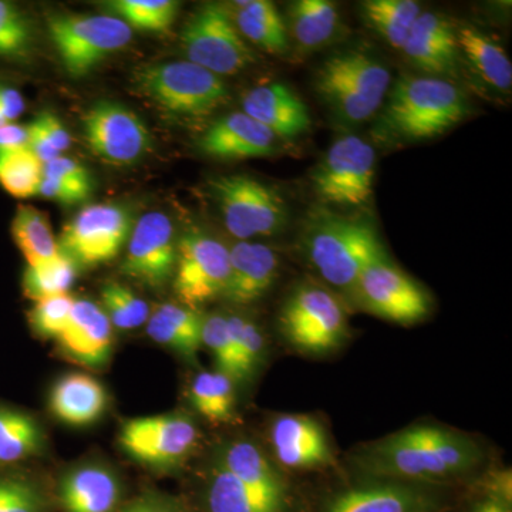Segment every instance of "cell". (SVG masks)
Here are the masks:
<instances>
[{"mask_svg": "<svg viewBox=\"0 0 512 512\" xmlns=\"http://www.w3.org/2000/svg\"><path fill=\"white\" fill-rule=\"evenodd\" d=\"M483 460L476 441L457 431L409 427L376 441L360 453L372 476L394 481H441L470 473Z\"/></svg>", "mask_w": 512, "mask_h": 512, "instance_id": "1", "label": "cell"}, {"mask_svg": "<svg viewBox=\"0 0 512 512\" xmlns=\"http://www.w3.org/2000/svg\"><path fill=\"white\" fill-rule=\"evenodd\" d=\"M466 96L441 77L403 76L384 106L380 133L404 141L430 140L461 123Z\"/></svg>", "mask_w": 512, "mask_h": 512, "instance_id": "2", "label": "cell"}, {"mask_svg": "<svg viewBox=\"0 0 512 512\" xmlns=\"http://www.w3.org/2000/svg\"><path fill=\"white\" fill-rule=\"evenodd\" d=\"M316 222L306 239V252L320 276L336 288L352 289L367 266L387 258L369 221L332 215Z\"/></svg>", "mask_w": 512, "mask_h": 512, "instance_id": "3", "label": "cell"}, {"mask_svg": "<svg viewBox=\"0 0 512 512\" xmlns=\"http://www.w3.org/2000/svg\"><path fill=\"white\" fill-rule=\"evenodd\" d=\"M389 70L359 50L330 56L319 67L315 87L340 120L360 124L372 119L389 93Z\"/></svg>", "mask_w": 512, "mask_h": 512, "instance_id": "4", "label": "cell"}, {"mask_svg": "<svg viewBox=\"0 0 512 512\" xmlns=\"http://www.w3.org/2000/svg\"><path fill=\"white\" fill-rule=\"evenodd\" d=\"M134 86L158 109L180 119H204L229 99L220 76L188 60L141 67L134 74Z\"/></svg>", "mask_w": 512, "mask_h": 512, "instance_id": "5", "label": "cell"}, {"mask_svg": "<svg viewBox=\"0 0 512 512\" xmlns=\"http://www.w3.org/2000/svg\"><path fill=\"white\" fill-rule=\"evenodd\" d=\"M47 29L64 69L72 77L87 76L133 39V29L113 15L57 13L47 18Z\"/></svg>", "mask_w": 512, "mask_h": 512, "instance_id": "6", "label": "cell"}, {"mask_svg": "<svg viewBox=\"0 0 512 512\" xmlns=\"http://www.w3.org/2000/svg\"><path fill=\"white\" fill-rule=\"evenodd\" d=\"M211 191L229 234L241 241L272 237L288 224L282 195L249 175H221L211 181Z\"/></svg>", "mask_w": 512, "mask_h": 512, "instance_id": "7", "label": "cell"}, {"mask_svg": "<svg viewBox=\"0 0 512 512\" xmlns=\"http://www.w3.org/2000/svg\"><path fill=\"white\" fill-rule=\"evenodd\" d=\"M279 326L289 345L306 355H326L349 338L348 316L333 293L315 285L299 286L286 299Z\"/></svg>", "mask_w": 512, "mask_h": 512, "instance_id": "8", "label": "cell"}, {"mask_svg": "<svg viewBox=\"0 0 512 512\" xmlns=\"http://www.w3.org/2000/svg\"><path fill=\"white\" fill-rule=\"evenodd\" d=\"M188 62L217 76H235L255 63V56L238 32L228 6L205 3L181 33Z\"/></svg>", "mask_w": 512, "mask_h": 512, "instance_id": "9", "label": "cell"}, {"mask_svg": "<svg viewBox=\"0 0 512 512\" xmlns=\"http://www.w3.org/2000/svg\"><path fill=\"white\" fill-rule=\"evenodd\" d=\"M376 153L363 138H338L313 171L319 200L340 207H363L373 195Z\"/></svg>", "mask_w": 512, "mask_h": 512, "instance_id": "10", "label": "cell"}, {"mask_svg": "<svg viewBox=\"0 0 512 512\" xmlns=\"http://www.w3.org/2000/svg\"><path fill=\"white\" fill-rule=\"evenodd\" d=\"M133 220L120 205L93 204L83 208L60 235V252L77 268H94L116 259L130 237Z\"/></svg>", "mask_w": 512, "mask_h": 512, "instance_id": "11", "label": "cell"}, {"mask_svg": "<svg viewBox=\"0 0 512 512\" xmlns=\"http://www.w3.org/2000/svg\"><path fill=\"white\" fill-rule=\"evenodd\" d=\"M200 440L197 424L184 413L127 420L119 443L134 460L154 468H174L191 456Z\"/></svg>", "mask_w": 512, "mask_h": 512, "instance_id": "12", "label": "cell"}, {"mask_svg": "<svg viewBox=\"0 0 512 512\" xmlns=\"http://www.w3.org/2000/svg\"><path fill=\"white\" fill-rule=\"evenodd\" d=\"M229 249L204 232L190 231L178 241L173 288L181 305L197 309L224 295Z\"/></svg>", "mask_w": 512, "mask_h": 512, "instance_id": "13", "label": "cell"}, {"mask_svg": "<svg viewBox=\"0 0 512 512\" xmlns=\"http://www.w3.org/2000/svg\"><path fill=\"white\" fill-rule=\"evenodd\" d=\"M350 291L366 312L399 325H414L430 313L427 292L387 258L367 266Z\"/></svg>", "mask_w": 512, "mask_h": 512, "instance_id": "14", "label": "cell"}, {"mask_svg": "<svg viewBox=\"0 0 512 512\" xmlns=\"http://www.w3.org/2000/svg\"><path fill=\"white\" fill-rule=\"evenodd\" d=\"M84 140L94 156L104 163H137L150 148V134L134 111L113 101H99L84 113Z\"/></svg>", "mask_w": 512, "mask_h": 512, "instance_id": "15", "label": "cell"}, {"mask_svg": "<svg viewBox=\"0 0 512 512\" xmlns=\"http://www.w3.org/2000/svg\"><path fill=\"white\" fill-rule=\"evenodd\" d=\"M177 252L171 218L164 212H147L131 228L121 274L147 288H163L173 279Z\"/></svg>", "mask_w": 512, "mask_h": 512, "instance_id": "16", "label": "cell"}, {"mask_svg": "<svg viewBox=\"0 0 512 512\" xmlns=\"http://www.w3.org/2000/svg\"><path fill=\"white\" fill-rule=\"evenodd\" d=\"M271 443L278 464L289 470L335 466L325 427L306 414H284L271 427Z\"/></svg>", "mask_w": 512, "mask_h": 512, "instance_id": "17", "label": "cell"}, {"mask_svg": "<svg viewBox=\"0 0 512 512\" xmlns=\"http://www.w3.org/2000/svg\"><path fill=\"white\" fill-rule=\"evenodd\" d=\"M57 345L67 359L87 369H99L113 352V326L100 305L76 299Z\"/></svg>", "mask_w": 512, "mask_h": 512, "instance_id": "18", "label": "cell"}, {"mask_svg": "<svg viewBox=\"0 0 512 512\" xmlns=\"http://www.w3.org/2000/svg\"><path fill=\"white\" fill-rule=\"evenodd\" d=\"M276 138L268 128L235 111L214 121L202 134L198 146L202 153L218 160H248L274 156Z\"/></svg>", "mask_w": 512, "mask_h": 512, "instance_id": "19", "label": "cell"}, {"mask_svg": "<svg viewBox=\"0 0 512 512\" xmlns=\"http://www.w3.org/2000/svg\"><path fill=\"white\" fill-rule=\"evenodd\" d=\"M279 274V256L258 242L241 241L229 249V276L224 298L248 306L264 298Z\"/></svg>", "mask_w": 512, "mask_h": 512, "instance_id": "20", "label": "cell"}, {"mask_svg": "<svg viewBox=\"0 0 512 512\" xmlns=\"http://www.w3.org/2000/svg\"><path fill=\"white\" fill-rule=\"evenodd\" d=\"M242 111L276 138L302 136L311 127L308 106L284 83H266L249 90Z\"/></svg>", "mask_w": 512, "mask_h": 512, "instance_id": "21", "label": "cell"}, {"mask_svg": "<svg viewBox=\"0 0 512 512\" xmlns=\"http://www.w3.org/2000/svg\"><path fill=\"white\" fill-rule=\"evenodd\" d=\"M402 52L417 69L431 77L453 73L460 56L457 29L437 13L421 12Z\"/></svg>", "mask_w": 512, "mask_h": 512, "instance_id": "22", "label": "cell"}, {"mask_svg": "<svg viewBox=\"0 0 512 512\" xmlns=\"http://www.w3.org/2000/svg\"><path fill=\"white\" fill-rule=\"evenodd\" d=\"M439 501L423 488L402 481L370 484L340 494L328 512H434Z\"/></svg>", "mask_w": 512, "mask_h": 512, "instance_id": "23", "label": "cell"}, {"mask_svg": "<svg viewBox=\"0 0 512 512\" xmlns=\"http://www.w3.org/2000/svg\"><path fill=\"white\" fill-rule=\"evenodd\" d=\"M57 497L64 512H114L121 485L109 468L92 464L69 471L60 480Z\"/></svg>", "mask_w": 512, "mask_h": 512, "instance_id": "24", "label": "cell"}, {"mask_svg": "<svg viewBox=\"0 0 512 512\" xmlns=\"http://www.w3.org/2000/svg\"><path fill=\"white\" fill-rule=\"evenodd\" d=\"M109 396L99 380L86 373L60 377L49 394V410L57 420L73 427L96 423L106 412Z\"/></svg>", "mask_w": 512, "mask_h": 512, "instance_id": "25", "label": "cell"}, {"mask_svg": "<svg viewBox=\"0 0 512 512\" xmlns=\"http://www.w3.org/2000/svg\"><path fill=\"white\" fill-rule=\"evenodd\" d=\"M215 461L231 471L252 490L286 503L288 490H286L285 478L262 448L251 441H232L225 444Z\"/></svg>", "mask_w": 512, "mask_h": 512, "instance_id": "26", "label": "cell"}, {"mask_svg": "<svg viewBox=\"0 0 512 512\" xmlns=\"http://www.w3.org/2000/svg\"><path fill=\"white\" fill-rule=\"evenodd\" d=\"M205 316L181 303H163L150 313L147 333L158 345L173 349L188 360L197 359L202 348Z\"/></svg>", "mask_w": 512, "mask_h": 512, "instance_id": "27", "label": "cell"}, {"mask_svg": "<svg viewBox=\"0 0 512 512\" xmlns=\"http://www.w3.org/2000/svg\"><path fill=\"white\" fill-rule=\"evenodd\" d=\"M229 12L244 39L276 55L288 50V28L274 3L268 0L235 2Z\"/></svg>", "mask_w": 512, "mask_h": 512, "instance_id": "28", "label": "cell"}, {"mask_svg": "<svg viewBox=\"0 0 512 512\" xmlns=\"http://www.w3.org/2000/svg\"><path fill=\"white\" fill-rule=\"evenodd\" d=\"M457 42L474 72L498 92H510L512 64L503 47L476 28L457 29Z\"/></svg>", "mask_w": 512, "mask_h": 512, "instance_id": "29", "label": "cell"}, {"mask_svg": "<svg viewBox=\"0 0 512 512\" xmlns=\"http://www.w3.org/2000/svg\"><path fill=\"white\" fill-rule=\"evenodd\" d=\"M211 512H284V501L266 497L215 461L207 491Z\"/></svg>", "mask_w": 512, "mask_h": 512, "instance_id": "30", "label": "cell"}, {"mask_svg": "<svg viewBox=\"0 0 512 512\" xmlns=\"http://www.w3.org/2000/svg\"><path fill=\"white\" fill-rule=\"evenodd\" d=\"M10 232L29 266L46 264L62 254L49 220L35 207L19 205Z\"/></svg>", "mask_w": 512, "mask_h": 512, "instance_id": "31", "label": "cell"}, {"mask_svg": "<svg viewBox=\"0 0 512 512\" xmlns=\"http://www.w3.org/2000/svg\"><path fill=\"white\" fill-rule=\"evenodd\" d=\"M291 33L303 50L326 45L339 29L340 16L335 3L328 0H298L289 10Z\"/></svg>", "mask_w": 512, "mask_h": 512, "instance_id": "32", "label": "cell"}, {"mask_svg": "<svg viewBox=\"0 0 512 512\" xmlns=\"http://www.w3.org/2000/svg\"><path fill=\"white\" fill-rule=\"evenodd\" d=\"M43 446L45 433L32 416L0 407V466L37 456Z\"/></svg>", "mask_w": 512, "mask_h": 512, "instance_id": "33", "label": "cell"}, {"mask_svg": "<svg viewBox=\"0 0 512 512\" xmlns=\"http://www.w3.org/2000/svg\"><path fill=\"white\" fill-rule=\"evenodd\" d=\"M190 400L195 412L212 424L232 423L237 419L235 383L220 372H202L190 387Z\"/></svg>", "mask_w": 512, "mask_h": 512, "instance_id": "34", "label": "cell"}, {"mask_svg": "<svg viewBox=\"0 0 512 512\" xmlns=\"http://www.w3.org/2000/svg\"><path fill=\"white\" fill-rule=\"evenodd\" d=\"M363 18L377 35L394 49L402 50L410 30L421 15L413 0H367L362 5Z\"/></svg>", "mask_w": 512, "mask_h": 512, "instance_id": "35", "label": "cell"}, {"mask_svg": "<svg viewBox=\"0 0 512 512\" xmlns=\"http://www.w3.org/2000/svg\"><path fill=\"white\" fill-rule=\"evenodd\" d=\"M35 26L22 6L0 0V64L25 66L35 52Z\"/></svg>", "mask_w": 512, "mask_h": 512, "instance_id": "36", "label": "cell"}, {"mask_svg": "<svg viewBox=\"0 0 512 512\" xmlns=\"http://www.w3.org/2000/svg\"><path fill=\"white\" fill-rule=\"evenodd\" d=\"M43 163L29 150H0V187L19 200L39 192Z\"/></svg>", "mask_w": 512, "mask_h": 512, "instance_id": "37", "label": "cell"}, {"mask_svg": "<svg viewBox=\"0 0 512 512\" xmlns=\"http://www.w3.org/2000/svg\"><path fill=\"white\" fill-rule=\"evenodd\" d=\"M77 269L72 259L64 254L46 264L28 265L23 272V293L33 302L69 293L76 282Z\"/></svg>", "mask_w": 512, "mask_h": 512, "instance_id": "38", "label": "cell"}, {"mask_svg": "<svg viewBox=\"0 0 512 512\" xmlns=\"http://www.w3.org/2000/svg\"><path fill=\"white\" fill-rule=\"evenodd\" d=\"M107 8L131 29L165 32L173 25L180 6L173 0H116Z\"/></svg>", "mask_w": 512, "mask_h": 512, "instance_id": "39", "label": "cell"}, {"mask_svg": "<svg viewBox=\"0 0 512 512\" xmlns=\"http://www.w3.org/2000/svg\"><path fill=\"white\" fill-rule=\"evenodd\" d=\"M101 303L111 326L119 330L140 328L150 318V308L144 299L119 282H110L101 289Z\"/></svg>", "mask_w": 512, "mask_h": 512, "instance_id": "40", "label": "cell"}, {"mask_svg": "<svg viewBox=\"0 0 512 512\" xmlns=\"http://www.w3.org/2000/svg\"><path fill=\"white\" fill-rule=\"evenodd\" d=\"M227 320L237 356L238 382H245L264 360V335L254 320L238 315H228Z\"/></svg>", "mask_w": 512, "mask_h": 512, "instance_id": "41", "label": "cell"}, {"mask_svg": "<svg viewBox=\"0 0 512 512\" xmlns=\"http://www.w3.org/2000/svg\"><path fill=\"white\" fill-rule=\"evenodd\" d=\"M202 346H207L211 350L217 372L224 373L229 379L234 380V383H238L237 356H235L227 316L214 313L204 319Z\"/></svg>", "mask_w": 512, "mask_h": 512, "instance_id": "42", "label": "cell"}, {"mask_svg": "<svg viewBox=\"0 0 512 512\" xmlns=\"http://www.w3.org/2000/svg\"><path fill=\"white\" fill-rule=\"evenodd\" d=\"M74 302L69 293L35 302L28 315L30 328L39 338L56 340L69 322Z\"/></svg>", "mask_w": 512, "mask_h": 512, "instance_id": "43", "label": "cell"}, {"mask_svg": "<svg viewBox=\"0 0 512 512\" xmlns=\"http://www.w3.org/2000/svg\"><path fill=\"white\" fill-rule=\"evenodd\" d=\"M39 490L23 478H0V512H42Z\"/></svg>", "mask_w": 512, "mask_h": 512, "instance_id": "44", "label": "cell"}, {"mask_svg": "<svg viewBox=\"0 0 512 512\" xmlns=\"http://www.w3.org/2000/svg\"><path fill=\"white\" fill-rule=\"evenodd\" d=\"M92 190L93 188L66 183L57 178L43 177L37 195L50 201L60 202V204L74 205L86 201L92 194Z\"/></svg>", "mask_w": 512, "mask_h": 512, "instance_id": "45", "label": "cell"}, {"mask_svg": "<svg viewBox=\"0 0 512 512\" xmlns=\"http://www.w3.org/2000/svg\"><path fill=\"white\" fill-rule=\"evenodd\" d=\"M43 177L57 178V180L66 181V183L93 188L89 170L79 161L69 157L60 156L50 161V163L43 164Z\"/></svg>", "mask_w": 512, "mask_h": 512, "instance_id": "46", "label": "cell"}, {"mask_svg": "<svg viewBox=\"0 0 512 512\" xmlns=\"http://www.w3.org/2000/svg\"><path fill=\"white\" fill-rule=\"evenodd\" d=\"M33 121L40 128L46 140L49 141L50 146L55 148L60 156L72 146V137H70L69 131L55 114L50 113V111H42V113L37 114Z\"/></svg>", "mask_w": 512, "mask_h": 512, "instance_id": "47", "label": "cell"}, {"mask_svg": "<svg viewBox=\"0 0 512 512\" xmlns=\"http://www.w3.org/2000/svg\"><path fill=\"white\" fill-rule=\"evenodd\" d=\"M26 101L18 87L0 80V127L16 123L25 113Z\"/></svg>", "mask_w": 512, "mask_h": 512, "instance_id": "48", "label": "cell"}, {"mask_svg": "<svg viewBox=\"0 0 512 512\" xmlns=\"http://www.w3.org/2000/svg\"><path fill=\"white\" fill-rule=\"evenodd\" d=\"M120 512H183L180 505L163 495L148 494L137 498Z\"/></svg>", "mask_w": 512, "mask_h": 512, "instance_id": "49", "label": "cell"}, {"mask_svg": "<svg viewBox=\"0 0 512 512\" xmlns=\"http://www.w3.org/2000/svg\"><path fill=\"white\" fill-rule=\"evenodd\" d=\"M29 148V128L23 124L9 123L0 127V150Z\"/></svg>", "mask_w": 512, "mask_h": 512, "instance_id": "50", "label": "cell"}, {"mask_svg": "<svg viewBox=\"0 0 512 512\" xmlns=\"http://www.w3.org/2000/svg\"><path fill=\"white\" fill-rule=\"evenodd\" d=\"M474 512H511L510 504L497 498L488 497L487 500L477 505Z\"/></svg>", "mask_w": 512, "mask_h": 512, "instance_id": "51", "label": "cell"}]
</instances>
